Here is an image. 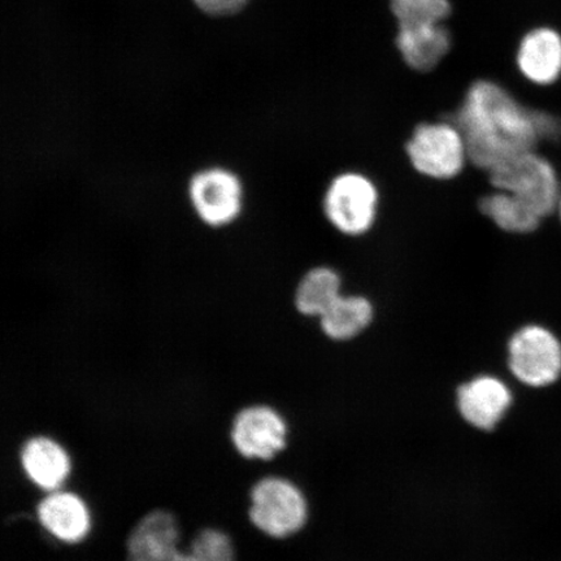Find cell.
<instances>
[{"instance_id":"1","label":"cell","mask_w":561,"mask_h":561,"mask_svg":"<svg viewBox=\"0 0 561 561\" xmlns=\"http://www.w3.org/2000/svg\"><path fill=\"white\" fill-rule=\"evenodd\" d=\"M539 115L541 110L524 104L501 82L479 79L440 117L465 136L473 170L488 174L518 153L537 150L542 142Z\"/></svg>"},{"instance_id":"2","label":"cell","mask_w":561,"mask_h":561,"mask_svg":"<svg viewBox=\"0 0 561 561\" xmlns=\"http://www.w3.org/2000/svg\"><path fill=\"white\" fill-rule=\"evenodd\" d=\"M178 518L167 510H152L139 518L126 538L128 561H236L234 545L226 531L205 528L186 550L180 549Z\"/></svg>"},{"instance_id":"3","label":"cell","mask_w":561,"mask_h":561,"mask_svg":"<svg viewBox=\"0 0 561 561\" xmlns=\"http://www.w3.org/2000/svg\"><path fill=\"white\" fill-rule=\"evenodd\" d=\"M382 207V191L374 175L360 170L341 171L328 182L321 210L336 233L367 237L377 226Z\"/></svg>"},{"instance_id":"4","label":"cell","mask_w":561,"mask_h":561,"mask_svg":"<svg viewBox=\"0 0 561 561\" xmlns=\"http://www.w3.org/2000/svg\"><path fill=\"white\" fill-rule=\"evenodd\" d=\"M404 153L413 172L434 182L458 180L471 167L465 136L458 126L442 117L413 126Z\"/></svg>"},{"instance_id":"5","label":"cell","mask_w":561,"mask_h":561,"mask_svg":"<svg viewBox=\"0 0 561 561\" xmlns=\"http://www.w3.org/2000/svg\"><path fill=\"white\" fill-rule=\"evenodd\" d=\"M486 175L491 188L515 195L543 219L558 209L561 196L558 173L537 150L518 153Z\"/></svg>"},{"instance_id":"6","label":"cell","mask_w":561,"mask_h":561,"mask_svg":"<svg viewBox=\"0 0 561 561\" xmlns=\"http://www.w3.org/2000/svg\"><path fill=\"white\" fill-rule=\"evenodd\" d=\"M250 501V522L271 538L297 535L307 523L308 506L304 493L283 477L259 480L251 488Z\"/></svg>"},{"instance_id":"7","label":"cell","mask_w":561,"mask_h":561,"mask_svg":"<svg viewBox=\"0 0 561 561\" xmlns=\"http://www.w3.org/2000/svg\"><path fill=\"white\" fill-rule=\"evenodd\" d=\"M507 355L512 375L531 388L549 386L561 376V343L542 325L518 328L507 343Z\"/></svg>"},{"instance_id":"8","label":"cell","mask_w":561,"mask_h":561,"mask_svg":"<svg viewBox=\"0 0 561 561\" xmlns=\"http://www.w3.org/2000/svg\"><path fill=\"white\" fill-rule=\"evenodd\" d=\"M188 198L203 222L214 228L226 227L242 213L243 185L226 168H207L188 182Z\"/></svg>"},{"instance_id":"9","label":"cell","mask_w":561,"mask_h":561,"mask_svg":"<svg viewBox=\"0 0 561 561\" xmlns=\"http://www.w3.org/2000/svg\"><path fill=\"white\" fill-rule=\"evenodd\" d=\"M231 444L244 459L271 460L287 444V425L272 407H244L231 423Z\"/></svg>"},{"instance_id":"10","label":"cell","mask_w":561,"mask_h":561,"mask_svg":"<svg viewBox=\"0 0 561 561\" xmlns=\"http://www.w3.org/2000/svg\"><path fill=\"white\" fill-rule=\"evenodd\" d=\"M515 66L530 85H556L561 80V30L551 24L529 27L517 42Z\"/></svg>"},{"instance_id":"11","label":"cell","mask_w":561,"mask_h":561,"mask_svg":"<svg viewBox=\"0 0 561 561\" xmlns=\"http://www.w3.org/2000/svg\"><path fill=\"white\" fill-rule=\"evenodd\" d=\"M458 410L469 425L483 432L495 430L512 404L508 386L489 375L462 383L456 396Z\"/></svg>"},{"instance_id":"12","label":"cell","mask_w":561,"mask_h":561,"mask_svg":"<svg viewBox=\"0 0 561 561\" xmlns=\"http://www.w3.org/2000/svg\"><path fill=\"white\" fill-rule=\"evenodd\" d=\"M35 514L42 528L68 545L82 542L91 530L87 503L73 491L56 490L48 493L37 504Z\"/></svg>"},{"instance_id":"13","label":"cell","mask_w":561,"mask_h":561,"mask_svg":"<svg viewBox=\"0 0 561 561\" xmlns=\"http://www.w3.org/2000/svg\"><path fill=\"white\" fill-rule=\"evenodd\" d=\"M396 45L407 67L430 73L450 53L453 35L445 23L398 24Z\"/></svg>"},{"instance_id":"14","label":"cell","mask_w":561,"mask_h":561,"mask_svg":"<svg viewBox=\"0 0 561 561\" xmlns=\"http://www.w3.org/2000/svg\"><path fill=\"white\" fill-rule=\"evenodd\" d=\"M377 306L367 294L345 291L316 321L322 335L335 343H347L360 339L374 328Z\"/></svg>"},{"instance_id":"15","label":"cell","mask_w":561,"mask_h":561,"mask_svg":"<svg viewBox=\"0 0 561 561\" xmlns=\"http://www.w3.org/2000/svg\"><path fill=\"white\" fill-rule=\"evenodd\" d=\"M20 462L27 480L47 493L60 490L72 472V460L66 448L46 436L27 439L21 447Z\"/></svg>"},{"instance_id":"16","label":"cell","mask_w":561,"mask_h":561,"mask_svg":"<svg viewBox=\"0 0 561 561\" xmlns=\"http://www.w3.org/2000/svg\"><path fill=\"white\" fill-rule=\"evenodd\" d=\"M345 291V277L339 268L331 264H316L301 273L294 286V310L301 318L318 321Z\"/></svg>"},{"instance_id":"17","label":"cell","mask_w":561,"mask_h":561,"mask_svg":"<svg viewBox=\"0 0 561 561\" xmlns=\"http://www.w3.org/2000/svg\"><path fill=\"white\" fill-rule=\"evenodd\" d=\"M477 208L485 219L511 237H524L541 228L543 217L522 199L507 192L489 188L477 199Z\"/></svg>"},{"instance_id":"18","label":"cell","mask_w":561,"mask_h":561,"mask_svg":"<svg viewBox=\"0 0 561 561\" xmlns=\"http://www.w3.org/2000/svg\"><path fill=\"white\" fill-rule=\"evenodd\" d=\"M398 24H440L450 18V0H390Z\"/></svg>"},{"instance_id":"19","label":"cell","mask_w":561,"mask_h":561,"mask_svg":"<svg viewBox=\"0 0 561 561\" xmlns=\"http://www.w3.org/2000/svg\"><path fill=\"white\" fill-rule=\"evenodd\" d=\"M201 10L213 15H229L249 2V0H194Z\"/></svg>"},{"instance_id":"20","label":"cell","mask_w":561,"mask_h":561,"mask_svg":"<svg viewBox=\"0 0 561 561\" xmlns=\"http://www.w3.org/2000/svg\"><path fill=\"white\" fill-rule=\"evenodd\" d=\"M557 210H559L560 220H561V196H560L559 206H558Z\"/></svg>"}]
</instances>
